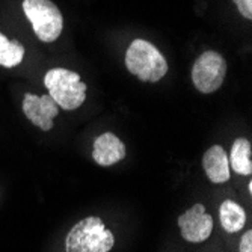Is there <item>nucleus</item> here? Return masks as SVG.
<instances>
[{"mask_svg": "<svg viewBox=\"0 0 252 252\" xmlns=\"http://www.w3.org/2000/svg\"><path fill=\"white\" fill-rule=\"evenodd\" d=\"M115 245L112 231L97 216L85 218L77 222L65 240L66 252H109Z\"/></svg>", "mask_w": 252, "mask_h": 252, "instance_id": "nucleus-1", "label": "nucleus"}, {"mask_svg": "<svg viewBox=\"0 0 252 252\" xmlns=\"http://www.w3.org/2000/svg\"><path fill=\"white\" fill-rule=\"evenodd\" d=\"M127 70L142 82H158L168 73V62L154 45L145 39H134L126 53Z\"/></svg>", "mask_w": 252, "mask_h": 252, "instance_id": "nucleus-2", "label": "nucleus"}, {"mask_svg": "<svg viewBox=\"0 0 252 252\" xmlns=\"http://www.w3.org/2000/svg\"><path fill=\"white\" fill-rule=\"evenodd\" d=\"M44 85L49 95L63 110H74L80 107L86 98V85L80 76L66 68H53L44 77Z\"/></svg>", "mask_w": 252, "mask_h": 252, "instance_id": "nucleus-3", "label": "nucleus"}, {"mask_svg": "<svg viewBox=\"0 0 252 252\" xmlns=\"http://www.w3.org/2000/svg\"><path fill=\"white\" fill-rule=\"evenodd\" d=\"M23 11L42 42H53L62 33L63 18L52 0H25Z\"/></svg>", "mask_w": 252, "mask_h": 252, "instance_id": "nucleus-4", "label": "nucleus"}, {"mask_svg": "<svg viewBox=\"0 0 252 252\" xmlns=\"http://www.w3.org/2000/svg\"><path fill=\"white\" fill-rule=\"evenodd\" d=\"M226 74V62L216 52H204L192 66V82L202 94L218 91Z\"/></svg>", "mask_w": 252, "mask_h": 252, "instance_id": "nucleus-5", "label": "nucleus"}, {"mask_svg": "<svg viewBox=\"0 0 252 252\" xmlns=\"http://www.w3.org/2000/svg\"><path fill=\"white\" fill-rule=\"evenodd\" d=\"M181 236L190 243L205 242L213 231V219L202 204H195L178 218Z\"/></svg>", "mask_w": 252, "mask_h": 252, "instance_id": "nucleus-6", "label": "nucleus"}, {"mask_svg": "<svg viewBox=\"0 0 252 252\" xmlns=\"http://www.w3.org/2000/svg\"><path fill=\"white\" fill-rule=\"evenodd\" d=\"M23 112L33 126L42 131H50L53 128V120L59 113V106L49 94L41 97L26 94L23 100Z\"/></svg>", "mask_w": 252, "mask_h": 252, "instance_id": "nucleus-7", "label": "nucleus"}, {"mask_svg": "<svg viewBox=\"0 0 252 252\" xmlns=\"http://www.w3.org/2000/svg\"><path fill=\"white\" fill-rule=\"evenodd\" d=\"M126 157V145L118 136L107 131L94 141L93 158L100 166H112Z\"/></svg>", "mask_w": 252, "mask_h": 252, "instance_id": "nucleus-8", "label": "nucleus"}, {"mask_svg": "<svg viewBox=\"0 0 252 252\" xmlns=\"http://www.w3.org/2000/svg\"><path fill=\"white\" fill-rule=\"evenodd\" d=\"M202 168L209 180L216 185L230 180V162L228 154L220 145H213L202 156Z\"/></svg>", "mask_w": 252, "mask_h": 252, "instance_id": "nucleus-9", "label": "nucleus"}, {"mask_svg": "<svg viewBox=\"0 0 252 252\" xmlns=\"http://www.w3.org/2000/svg\"><path fill=\"white\" fill-rule=\"evenodd\" d=\"M219 218L226 233H237L243 230V226L246 223V213L243 207L231 199H226L220 204Z\"/></svg>", "mask_w": 252, "mask_h": 252, "instance_id": "nucleus-10", "label": "nucleus"}, {"mask_svg": "<svg viewBox=\"0 0 252 252\" xmlns=\"http://www.w3.org/2000/svg\"><path fill=\"white\" fill-rule=\"evenodd\" d=\"M251 142L245 137H239L231 147V156L228 158L233 171L239 175H251L252 174V162H251Z\"/></svg>", "mask_w": 252, "mask_h": 252, "instance_id": "nucleus-11", "label": "nucleus"}, {"mask_svg": "<svg viewBox=\"0 0 252 252\" xmlns=\"http://www.w3.org/2000/svg\"><path fill=\"white\" fill-rule=\"evenodd\" d=\"M25 58V47L18 41L8 39L0 32V66L12 68Z\"/></svg>", "mask_w": 252, "mask_h": 252, "instance_id": "nucleus-12", "label": "nucleus"}, {"mask_svg": "<svg viewBox=\"0 0 252 252\" xmlns=\"http://www.w3.org/2000/svg\"><path fill=\"white\" fill-rule=\"evenodd\" d=\"M233 2L236 3L239 12L245 18H248V20L252 18V0H233Z\"/></svg>", "mask_w": 252, "mask_h": 252, "instance_id": "nucleus-13", "label": "nucleus"}, {"mask_svg": "<svg viewBox=\"0 0 252 252\" xmlns=\"http://www.w3.org/2000/svg\"><path fill=\"white\" fill-rule=\"evenodd\" d=\"M240 252H252V231H246L240 240Z\"/></svg>", "mask_w": 252, "mask_h": 252, "instance_id": "nucleus-14", "label": "nucleus"}]
</instances>
